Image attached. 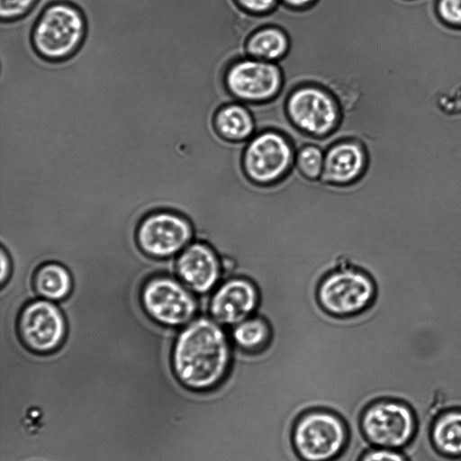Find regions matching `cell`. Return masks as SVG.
<instances>
[{
    "instance_id": "ba28073f",
    "label": "cell",
    "mask_w": 461,
    "mask_h": 461,
    "mask_svg": "<svg viewBox=\"0 0 461 461\" xmlns=\"http://www.w3.org/2000/svg\"><path fill=\"white\" fill-rule=\"evenodd\" d=\"M296 150L281 132L267 130L247 141L242 165L248 178L260 185H270L285 178L295 165Z\"/></svg>"
},
{
    "instance_id": "603a6c76",
    "label": "cell",
    "mask_w": 461,
    "mask_h": 461,
    "mask_svg": "<svg viewBox=\"0 0 461 461\" xmlns=\"http://www.w3.org/2000/svg\"><path fill=\"white\" fill-rule=\"evenodd\" d=\"M436 11L446 24L461 28V0H437Z\"/></svg>"
},
{
    "instance_id": "8992f818",
    "label": "cell",
    "mask_w": 461,
    "mask_h": 461,
    "mask_svg": "<svg viewBox=\"0 0 461 461\" xmlns=\"http://www.w3.org/2000/svg\"><path fill=\"white\" fill-rule=\"evenodd\" d=\"M180 280L157 276L146 281L140 290V303L155 322L170 328L187 325L197 317L199 301Z\"/></svg>"
},
{
    "instance_id": "2e32d148",
    "label": "cell",
    "mask_w": 461,
    "mask_h": 461,
    "mask_svg": "<svg viewBox=\"0 0 461 461\" xmlns=\"http://www.w3.org/2000/svg\"><path fill=\"white\" fill-rule=\"evenodd\" d=\"M429 436L432 446L439 454L461 458V408L447 409L436 416Z\"/></svg>"
},
{
    "instance_id": "30bf717a",
    "label": "cell",
    "mask_w": 461,
    "mask_h": 461,
    "mask_svg": "<svg viewBox=\"0 0 461 461\" xmlns=\"http://www.w3.org/2000/svg\"><path fill=\"white\" fill-rule=\"evenodd\" d=\"M194 239L189 219L172 212L161 211L147 215L136 230L140 249L153 258H167L179 254Z\"/></svg>"
},
{
    "instance_id": "7a4b0ae2",
    "label": "cell",
    "mask_w": 461,
    "mask_h": 461,
    "mask_svg": "<svg viewBox=\"0 0 461 461\" xmlns=\"http://www.w3.org/2000/svg\"><path fill=\"white\" fill-rule=\"evenodd\" d=\"M233 345L228 329L204 314L184 326L173 344L171 366L185 388L206 392L226 379L232 364Z\"/></svg>"
},
{
    "instance_id": "7c38bea8",
    "label": "cell",
    "mask_w": 461,
    "mask_h": 461,
    "mask_svg": "<svg viewBox=\"0 0 461 461\" xmlns=\"http://www.w3.org/2000/svg\"><path fill=\"white\" fill-rule=\"evenodd\" d=\"M225 85L240 103H265L276 98L281 91L283 75L276 62L249 57L229 68Z\"/></svg>"
},
{
    "instance_id": "7402d4cb",
    "label": "cell",
    "mask_w": 461,
    "mask_h": 461,
    "mask_svg": "<svg viewBox=\"0 0 461 461\" xmlns=\"http://www.w3.org/2000/svg\"><path fill=\"white\" fill-rule=\"evenodd\" d=\"M41 0H0L1 23H16L26 17Z\"/></svg>"
},
{
    "instance_id": "52a82bcc",
    "label": "cell",
    "mask_w": 461,
    "mask_h": 461,
    "mask_svg": "<svg viewBox=\"0 0 461 461\" xmlns=\"http://www.w3.org/2000/svg\"><path fill=\"white\" fill-rule=\"evenodd\" d=\"M376 296V285L365 271L343 267L320 283L317 298L321 308L336 317L357 315L368 309Z\"/></svg>"
},
{
    "instance_id": "3957f363",
    "label": "cell",
    "mask_w": 461,
    "mask_h": 461,
    "mask_svg": "<svg viewBox=\"0 0 461 461\" xmlns=\"http://www.w3.org/2000/svg\"><path fill=\"white\" fill-rule=\"evenodd\" d=\"M87 20L82 9L67 0L42 5L30 32L31 46L41 59L59 64L71 59L83 47Z\"/></svg>"
},
{
    "instance_id": "4316f807",
    "label": "cell",
    "mask_w": 461,
    "mask_h": 461,
    "mask_svg": "<svg viewBox=\"0 0 461 461\" xmlns=\"http://www.w3.org/2000/svg\"><path fill=\"white\" fill-rule=\"evenodd\" d=\"M285 5L294 9H306L317 0H280Z\"/></svg>"
},
{
    "instance_id": "277c9868",
    "label": "cell",
    "mask_w": 461,
    "mask_h": 461,
    "mask_svg": "<svg viewBox=\"0 0 461 461\" xmlns=\"http://www.w3.org/2000/svg\"><path fill=\"white\" fill-rule=\"evenodd\" d=\"M292 440L295 452L303 461H334L347 448L349 431L337 413L313 409L295 421Z\"/></svg>"
},
{
    "instance_id": "ffe728a7",
    "label": "cell",
    "mask_w": 461,
    "mask_h": 461,
    "mask_svg": "<svg viewBox=\"0 0 461 461\" xmlns=\"http://www.w3.org/2000/svg\"><path fill=\"white\" fill-rule=\"evenodd\" d=\"M232 345L248 353L264 350L271 339V329L261 316L254 314L228 329Z\"/></svg>"
},
{
    "instance_id": "cb8c5ba5",
    "label": "cell",
    "mask_w": 461,
    "mask_h": 461,
    "mask_svg": "<svg viewBox=\"0 0 461 461\" xmlns=\"http://www.w3.org/2000/svg\"><path fill=\"white\" fill-rule=\"evenodd\" d=\"M359 461H409L402 450L371 447L366 450Z\"/></svg>"
},
{
    "instance_id": "4fadbf2b",
    "label": "cell",
    "mask_w": 461,
    "mask_h": 461,
    "mask_svg": "<svg viewBox=\"0 0 461 461\" xmlns=\"http://www.w3.org/2000/svg\"><path fill=\"white\" fill-rule=\"evenodd\" d=\"M259 304L256 285L247 277L234 276L221 281L207 299L206 315L230 329L254 315Z\"/></svg>"
},
{
    "instance_id": "e0dca14e",
    "label": "cell",
    "mask_w": 461,
    "mask_h": 461,
    "mask_svg": "<svg viewBox=\"0 0 461 461\" xmlns=\"http://www.w3.org/2000/svg\"><path fill=\"white\" fill-rule=\"evenodd\" d=\"M218 134L226 140L243 142L256 133L252 113L242 103H232L220 108L214 117Z\"/></svg>"
},
{
    "instance_id": "5b68a950",
    "label": "cell",
    "mask_w": 461,
    "mask_h": 461,
    "mask_svg": "<svg viewBox=\"0 0 461 461\" xmlns=\"http://www.w3.org/2000/svg\"><path fill=\"white\" fill-rule=\"evenodd\" d=\"M360 428L372 447L402 450L413 440L418 421L408 403L383 398L365 408L360 418Z\"/></svg>"
},
{
    "instance_id": "5bb4252c",
    "label": "cell",
    "mask_w": 461,
    "mask_h": 461,
    "mask_svg": "<svg viewBox=\"0 0 461 461\" xmlns=\"http://www.w3.org/2000/svg\"><path fill=\"white\" fill-rule=\"evenodd\" d=\"M175 271L189 290L199 295L210 296L222 281L221 259L208 243L194 240L177 256Z\"/></svg>"
},
{
    "instance_id": "9c48e42d",
    "label": "cell",
    "mask_w": 461,
    "mask_h": 461,
    "mask_svg": "<svg viewBox=\"0 0 461 461\" xmlns=\"http://www.w3.org/2000/svg\"><path fill=\"white\" fill-rule=\"evenodd\" d=\"M290 122L302 133L322 139L331 134L340 122V110L335 98L312 85L294 89L285 105Z\"/></svg>"
},
{
    "instance_id": "d6986e66",
    "label": "cell",
    "mask_w": 461,
    "mask_h": 461,
    "mask_svg": "<svg viewBox=\"0 0 461 461\" xmlns=\"http://www.w3.org/2000/svg\"><path fill=\"white\" fill-rule=\"evenodd\" d=\"M289 46V38L283 30L267 26L255 32L246 48L249 58L277 62L286 55Z\"/></svg>"
},
{
    "instance_id": "484cf974",
    "label": "cell",
    "mask_w": 461,
    "mask_h": 461,
    "mask_svg": "<svg viewBox=\"0 0 461 461\" xmlns=\"http://www.w3.org/2000/svg\"><path fill=\"white\" fill-rule=\"evenodd\" d=\"M1 285L8 279L11 272V261L5 249H1Z\"/></svg>"
},
{
    "instance_id": "8fae6325",
    "label": "cell",
    "mask_w": 461,
    "mask_h": 461,
    "mask_svg": "<svg viewBox=\"0 0 461 461\" xmlns=\"http://www.w3.org/2000/svg\"><path fill=\"white\" fill-rule=\"evenodd\" d=\"M16 328L22 344L37 354L57 350L67 334V323L61 310L45 299L32 301L23 307Z\"/></svg>"
},
{
    "instance_id": "d4e9b609",
    "label": "cell",
    "mask_w": 461,
    "mask_h": 461,
    "mask_svg": "<svg viewBox=\"0 0 461 461\" xmlns=\"http://www.w3.org/2000/svg\"><path fill=\"white\" fill-rule=\"evenodd\" d=\"M239 6L253 14H265L276 9L280 0H235Z\"/></svg>"
},
{
    "instance_id": "6da1fadb",
    "label": "cell",
    "mask_w": 461,
    "mask_h": 461,
    "mask_svg": "<svg viewBox=\"0 0 461 461\" xmlns=\"http://www.w3.org/2000/svg\"><path fill=\"white\" fill-rule=\"evenodd\" d=\"M170 6L175 36L212 68L226 73L249 58L247 42L258 30L273 25L270 13L253 14L235 0H152Z\"/></svg>"
},
{
    "instance_id": "44dd1931",
    "label": "cell",
    "mask_w": 461,
    "mask_h": 461,
    "mask_svg": "<svg viewBox=\"0 0 461 461\" xmlns=\"http://www.w3.org/2000/svg\"><path fill=\"white\" fill-rule=\"evenodd\" d=\"M325 151L317 145L306 144L297 149L295 165L299 171L311 180L321 177L324 166Z\"/></svg>"
},
{
    "instance_id": "9a60e30c",
    "label": "cell",
    "mask_w": 461,
    "mask_h": 461,
    "mask_svg": "<svg viewBox=\"0 0 461 461\" xmlns=\"http://www.w3.org/2000/svg\"><path fill=\"white\" fill-rule=\"evenodd\" d=\"M366 166L363 146L356 140H341L325 150L323 170L319 179L334 185H350L361 177Z\"/></svg>"
},
{
    "instance_id": "ac0fdd59",
    "label": "cell",
    "mask_w": 461,
    "mask_h": 461,
    "mask_svg": "<svg viewBox=\"0 0 461 461\" xmlns=\"http://www.w3.org/2000/svg\"><path fill=\"white\" fill-rule=\"evenodd\" d=\"M72 276L61 264L48 262L33 274L32 286L42 299L56 302L66 299L72 290Z\"/></svg>"
}]
</instances>
